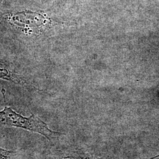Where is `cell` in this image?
I'll use <instances>...</instances> for the list:
<instances>
[{
    "mask_svg": "<svg viewBox=\"0 0 159 159\" xmlns=\"http://www.w3.org/2000/svg\"><path fill=\"white\" fill-rule=\"evenodd\" d=\"M0 79L6 80L27 90H39L33 76L10 59L0 56Z\"/></svg>",
    "mask_w": 159,
    "mask_h": 159,
    "instance_id": "3957f363",
    "label": "cell"
},
{
    "mask_svg": "<svg viewBox=\"0 0 159 159\" xmlns=\"http://www.w3.org/2000/svg\"><path fill=\"white\" fill-rule=\"evenodd\" d=\"M16 155V152L6 150L0 147V159H15Z\"/></svg>",
    "mask_w": 159,
    "mask_h": 159,
    "instance_id": "277c9868",
    "label": "cell"
},
{
    "mask_svg": "<svg viewBox=\"0 0 159 159\" xmlns=\"http://www.w3.org/2000/svg\"><path fill=\"white\" fill-rule=\"evenodd\" d=\"M3 1H4V0H0V5L2 4V2H3Z\"/></svg>",
    "mask_w": 159,
    "mask_h": 159,
    "instance_id": "5b68a950",
    "label": "cell"
},
{
    "mask_svg": "<svg viewBox=\"0 0 159 159\" xmlns=\"http://www.w3.org/2000/svg\"><path fill=\"white\" fill-rule=\"evenodd\" d=\"M73 159V158H64V159Z\"/></svg>",
    "mask_w": 159,
    "mask_h": 159,
    "instance_id": "8992f818",
    "label": "cell"
},
{
    "mask_svg": "<svg viewBox=\"0 0 159 159\" xmlns=\"http://www.w3.org/2000/svg\"><path fill=\"white\" fill-rule=\"evenodd\" d=\"M65 21L49 10L12 8L0 10V37L34 50L56 34Z\"/></svg>",
    "mask_w": 159,
    "mask_h": 159,
    "instance_id": "6da1fadb",
    "label": "cell"
},
{
    "mask_svg": "<svg viewBox=\"0 0 159 159\" xmlns=\"http://www.w3.org/2000/svg\"><path fill=\"white\" fill-rule=\"evenodd\" d=\"M0 127H16L39 134L45 137L49 141L60 136L58 132L51 130L42 120L31 114L29 117L18 113L11 107L6 106L0 111Z\"/></svg>",
    "mask_w": 159,
    "mask_h": 159,
    "instance_id": "7a4b0ae2",
    "label": "cell"
}]
</instances>
